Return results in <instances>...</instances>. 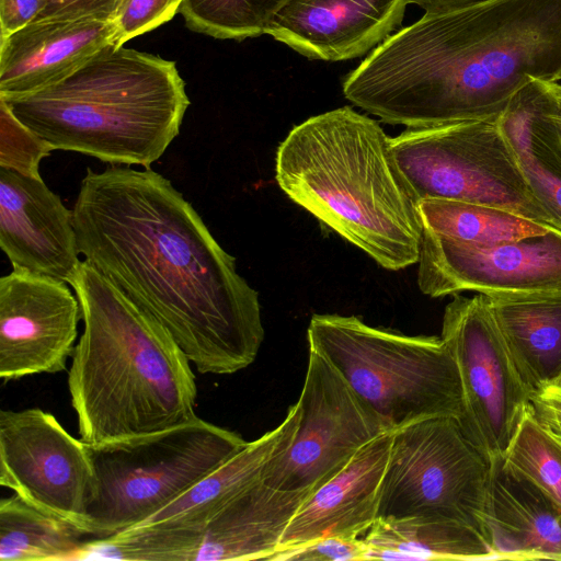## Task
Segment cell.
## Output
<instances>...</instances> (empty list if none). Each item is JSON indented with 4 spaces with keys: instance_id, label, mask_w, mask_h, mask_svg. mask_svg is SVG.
<instances>
[{
    "instance_id": "277c9868",
    "label": "cell",
    "mask_w": 561,
    "mask_h": 561,
    "mask_svg": "<svg viewBox=\"0 0 561 561\" xmlns=\"http://www.w3.org/2000/svg\"><path fill=\"white\" fill-rule=\"evenodd\" d=\"M275 178L291 201L381 267L419 261L417 202L377 121L351 106L309 117L279 144Z\"/></svg>"
},
{
    "instance_id": "9a60e30c",
    "label": "cell",
    "mask_w": 561,
    "mask_h": 561,
    "mask_svg": "<svg viewBox=\"0 0 561 561\" xmlns=\"http://www.w3.org/2000/svg\"><path fill=\"white\" fill-rule=\"evenodd\" d=\"M69 284L13 268L0 278V378L3 383L66 369L81 309Z\"/></svg>"
},
{
    "instance_id": "d590c367",
    "label": "cell",
    "mask_w": 561,
    "mask_h": 561,
    "mask_svg": "<svg viewBox=\"0 0 561 561\" xmlns=\"http://www.w3.org/2000/svg\"><path fill=\"white\" fill-rule=\"evenodd\" d=\"M548 113L561 128V84L553 82Z\"/></svg>"
},
{
    "instance_id": "e0dca14e",
    "label": "cell",
    "mask_w": 561,
    "mask_h": 561,
    "mask_svg": "<svg viewBox=\"0 0 561 561\" xmlns=\"http://www.w3.org/2000/svg\"><path fill=\"white\" fill-rule=\"evenodd\" d=\"M410 0H288L266 34L298 54L342 61L371 51L402 24Z\"/></svg>"
},
{
    "instance_id": "6da1fadb",
    "label": "cell",
    "mask_w": 561,
    "mask_h": 561,
    "mask_svg": "<svg viewBox=\"0 0 561 561\" xmlns=\"http://www.w3.org/2000/svg\"><path fill=\"white\" fill-rule=\"evenodd\" d=\"M72 211L83 261L154 318L198 373L230 375L255 360L259 293L170 180L151 168H89Z\"/></svg>"
},
{
    "instance_id": "484cf974",
    "label": "cell",
    "mask_w": 561,
    "mask_h": 561,
    "mask_svg": "<svg viewBox=\"0 0 561 561\" xmlns=\"http://www.w3.org/2000/svg\"><path fill=\"white\" fill-rule=\"evenodd\" d=\"M417 210L423 230L474 245H494L554 228L504 208L453 199H421Z\"/></svg>"
},
{
    "instance_id": "7a4b0ae2",
    "label": "cell",
    "mask_w": 561,
    "mask_h": 561,
    "mask_svg": "<svg viewBox=\"0 0 561 561\" xmlns=\"http://www.w3.org/2000/svg\"><path fill=\"white\" fill-rule=\"evenodd\" d=\"M561 81V0H482L425 12L343 80V94L408 128L496 119L529 81Z\"/></svg>"
},
{
    "instance_id": "8992f818",
    "label": "cell",
    "mask_w": 561,
    "mask_h": 561,
    "mask_svg": "<svg viewBox=\"0 0 561 561\" xmlns=\"http://www.w3.org/2000/svg\"><path fill=\"white\" fill-rule=\"evenodd\" d=\"M307 339L389 432L428 417L461 419L459 369L440 336L375 328L355 316L313 314Z\"/></svg>"
},
{
    "instance_id": "8fae6325",
    "label": "cell",
    "mask_w": 561,
    "mask_h": 561,
    "mask_svg": "<svg viewBox=\"0 0 561 561\" xmlns=\"http://www.w3.org/2000/svg\"><path fill=\"white\" fill-rule=\"evenodd\" d=\"M297 403L300 414L293 440L264 479L279 490L317 489L362 447L389 432L333 364L311 346Z\"/></svg>"
},
{
    "instance_id": "9c48e42d",
    "label": "cell",
    "mask_w": 561,
    "mask_h": 561,
    "mask_svg": "<svg viewBox=\"0 0 561 561\" xmlns=\"http://www.w3.org/2000/svg\"><path fill=\"white\" fill-rule=\"evenodd\" d=\"M489 469L455 417L400 427L391 432L378 517L451 518L483 537Z\"/></svg>"
},
{
    "instance_id": "ac0fdd59",
    "label": "cell",
    "mask_w": 561,
    "mask_h": 561,
    "mask_svg": "<svg viewBox=\"0 0 561 561\" xmlns=\"http://www.w3.org/2000/svg\"><path fill=\"white\" fill-rule=\"evenodd\" d=\"M390 445L391 432L381 434L318 486L291 517L276 552L327 537H364L378 518Z\"/></svg>"
},
{
    "instance_id": "ffe728a7",
    "label": "cell",
    "mask_w": 561,
    "mask_h": 561,
    "mask_svg": "<svg viewBox=\"0 0 561 561\" xmlns=\"http://www.w3.org/2000/svg\"><path fill=\"white\" fill-rule=\"evenodd\" d=\"M314 490L286 491L259 482L206 522L182 561L270 560L291 517Z\"/></svg>"
},
{
    "instance_id": "d4e9b609",
    "label": "cell",
    "mask_w": 561,
    "mask_h": 561,
    "mask_svg": "<svg viewBox=\"0 0 561 561\" xmlns=\"http://www.w3.org/2000/svg\"><path fill=\"white\" fill-rule=\"evenodd\" d=\"M85 536L75 524L15 493L0 500L1 561L80 560Z\"/></svg>"
},
{
    "instance_id": "8d00e7d4",
    "label": "cell",
    "mask_w": 561,
    "mask_h": 561,
    "mask_svg": "<svg viewBox=\"0 0 561 561\" xmlns=\"http://www.w3.org/2000/svg\"><path fill=\"white\" fill-rule=\"evenodd\" d=\"M557 383H560V385H561V378H560V380H559Z\"/></svg>"
},
{
    "instance_id": "cb8c5ba5",
    "label": "cell",
    "mask_w": 561,
    "mask_h": 561,
    "mask_svg": "<svg viewBox=\"0 0 561 561\" xmlns=\"http://www.w3.org/2000/svg\"><path fill=\"white\" fill-rule=\"evenodd\" d=\"M363 538L367 560L494 559L474 527L445 517H378Z\"/></svg>"
},
{
    "instance_id": "d6986e66",
    "label": "cell",
    "mask_w": 561,
    "mask_h": 561,
    "mask_svg": "<svg viewBox=\"0 0 561 561\" xmlns=\"http://www.w3.org/2000/svg\"><path fill=\"white\" fill-rule=\"evenodd\" d=\"M113 21L46 19L0 37V99L30 95L75 72L114 43Z\"/></svg>"
},
{
    "instance_id": "f546056e",
    "label": "cell",
    "mask_w": 561,
    "mask_h": 561,
    "mask_svg": "<svg viewBox=\"0 0 561 561\" xmlns=\"http://www.w3.org/2000/svg\"><path fill=\"white\" fill-rule=\"evenodd\" d=\"M183 0H121L113 23L114 44L123 46L129 39L142 35L170 21Z\"/></svg>"
},
{
    "instance_id": "3957f363",
    "label": "cell",
    "mask_w": 561,
    "mask_h": 561,
    "mask_svg": "<svg viewBox=\"0 0 561 561\" xmlns=\"http://www.w3.org/2000/svg\"><path fill=\"white\" fill-rule=\"evenodd\" d=\"M69 285L83 320L68 371L80 439L96 445L196 416L195 375L170 333L84 261Z\"/></svg>"
},
{
    "instance_id": "44dd1931",
    "label": "cell",
    "mask_w": 561,
    "mask_h": 561,
    "mask_svg": "<svg viewBox=\"0 0 561 561\" xmlns=\"http://www.w3.org/2000/svg\"><path fill=\"white\" fill-rule=\"evenodd\" d=\"M489 465L483 538L494 558L561 560V506L502 459Z\"/></svg>"
},
{
    "instance_id": "52a82bcc",
    "label": "cell",
    "mask_w": 561,
    "mask_h": 561,
    "mask_svg": "<svg viewBox=\"0 0 561 561\" xmlns=\"http://www.w3.org/2000/svg\"><path fill=\"white\" fill-rule=\"evenodd\" d=\"M247 443L196 415L163 431L88 445L95 490L85 533L103 539L144 523Z\"/></svg>"
},
{
    "instance_id": "7402d4cb",
    "label": "cell",
    "mask_w": 561,
    "mask_h": 561,
    "mask_svg": "<svg viewBox=\"0 0 561 561\" xmlns=\"http://www.w3.org/2000/svg\"><path fill=\"white\" fill-rule=\"evenodd\" d=\"M552 84L529 81L512 98L497 123L531 193L561 230V128L548 113Z\"/></svg>"
},
{
    "instance_id": "4316f807",
    "label": "cell",
    "mask_w": 561,
    "mask_h": 561,
    "mask_svg": "<svg viewBox=\"0 0 561 561\" xmlns=\"http://www.w3.org/2000/svg\"><path fill=\"white\" fill-rule=\"evenodd\" d=\"M288 0H183L186 26L220 39L242 41L266 34Z\"/></svg>"
},
{
    "instance_id": "7c38bea8",
    "label": "cell",
    "mask_w": 561,
    "mask_h": 561,
    "mask_svg": "<svg viewBox=\"0 0 561 561\" xmlns=\"http://www.w3.org/2000/svg\"><path fill=\"white\" fill-rule=\"evenodd\" d=\"M290 405L282 423L248 442L231 458L144 523L104 540L108 559L182 561L206 524L222 506L264 481L272 463L290 445L299 423Z\"/></svg>"
},
{
    "instance_id": "5b68a950",
    "label": "cell",
    "mask_w": 561,
    "mask_h": 561,
    "mask_svg": "<svg viewBox=\"0 0 561 561\" xmlns=\"http://www.w3.org/2000/svg\"><path fill=\"white\" fill-rule=\"evenodd\" d=\"M3 101L54 150L144 168L176 138L190 105L174 61L114 43L64 80Z\"/></svg>"
},
{
    "instance_id": "30bf717a",
    "label": "cell",
    "mask_w": 561,
    "mask_h": 561,
    "mask_svg": "<svg viewBox=\"0 0 561 561\" xmlns=\"http://www.w3.org/2000/svg\"><path fill=\"white\" fill-rule=\"evenodd\" d=\"M440 337L453 353L461 379L465 436L491 463L502 459L530 405L486 296L454 295L445 307Z\"/></svg>"
},
{
    "instance_id": "f1b7e54d",
    "label": "cell",
    "mask_w": 561,
    "mask_h": 561,
    "mask_svg": "<svg viewBox=\"0 0 561 561\" xmlns=\"http://www.w3.org/2000/svg\"><path fill=\"white\" fill-rule=\"evenodd\" d=\"M54 149L20 122L0 100V167L23 175L41 178L39 163Z\"/></svg>"
},
{
    "instance_id": "e575fe53",
    "label": "cell",
    "mask_w": 561,
    "mask_h": 561,
    "mask_svg": "<svg viewBox=\"0 0 561 561\" xmlns=\"http://www.w3.org/2000/svg\"><path fill=\"white\" fill-rule=\"evenodd\" d=\"M482 0H410V3L417 4L425 12H442L461 8Z\"/></svg>"
},
{
    "instance_id": "5bb4252c",
    "label": "cell",
    "mask_w": 561,
    "mask_h": 561,
    "mask_svg": "<svg viewBox=\"0 0 561 561\" xmlns=\"http://www.w3.org/2000/svg\"><path fill=\"white\" fill-rule=\"evenodd\" d=\"M417 263L419 288L433 298L465 290L561 291V230L494 245L462 243L423 230Z\"/></svg>"
},
{
    "instance_id": "603a6c76",
    "label": "cell",
    "mask_w": 561,
    "mask_h": 561,
    "mask_svg": "<svg viewBox=\"0 0 561 561\" xmlns=\"http://www.w3.org/2000/svg\"><path fill=\"white\" fill-rule=\"evenodd\" d=\"M531 393L561 378V291L485 295Z\"/></svg>"
},
{
    "instance_id": "4fadbf2b",
    "label": "cell",
    "mask_w": 561,
    "mask_h": 561,
    "mask_svg": "<svg viewBox=\"0 0 561 561\" xmlns=\"http://www.w3.org/2000/svg\"><path fill=\"white\" fill-rule=\"evenodd\" d=\"M0 484L85 533L95 490L88 444L54 414L39 408L0 411Z\"/></svg>"
},
{
    "instance_id": "1f68e13d",
    "label": "cell",
    "mask_w": 561,
    "mask_h": 561,
    "mask_svg": "<svg viewBox=\"0 0 561 561\" xmlns=\"http://www.w3.org/2000/svg\"><path fill=\"white\" fill-rule=\"evenodd\" d=\"M121 0H47L35 20L46 19H99L113 21Z\"/></svg>"
},
{
    "instance_id": "83f0119b",
    "label": "cell",
    "mask_w": 561,
    "mask_h": 561,
    "mask_svg": "<svg viewBox=\"0 0 561 561\" xmlns=\"http://www.w3.org/2000/svg\"><path fill=\"white\" fill-rule=\"evenodd\" d=\"M502 463L506 469L530 480L561 506V445L539 425L530 405Z\"/></svg>"
},
{
    "instance_id": "2e32d148",
    "label": "cell",
    "mask_w": 561,
    "mask_h": 561,
    "mask_svg": "<svg viewBox=\"0 0 561 561\" xmlns=\"http://www.w3.org/2000/svg\"><path fill=\"white\" fill-rule=\"evenodd\" d=\"M0 247L13 268L68 284L82 262L72 209L42 178L1 167Z\"/></svg>"
},
{
    "instance_id": "4dcf8cb0",
    "label": "cell",
    "mask_w": 561,
    "mask_h": 561,
    "mask_svg": "<svg viewBox=\"0 0 561 561\" xmlns=\"http://www.w3.org/2000/svg\"><path fill=\"white\" fill-rule=\"evenodd\" d=\"M368 547L364 538L327 537L309 545L276 552L270 560L277 561H348L367 560Z\"/></svg>"
},
{
    "instance_id": "836d02e7",
    "label": "cell",
    "mask_w": 561,
    "mask_h": 561,
    "mask_svg": "<svg viewBox=\"0 0 561 561\" xmlns=\"http://www.w3.org/2000/svg\"><path fill=\"white\" fill-rule=\"evenodd\" d=\"M46 4L47 0H0V37L34 22Z\"/></svg>"
},
{
    "instance_id": "d6a6232c",
    "label": "cell",
    "mask_w": 561,
    "mask_h": 561,
    "mask_svg": "<svg viewBox=\"0 0 561 561\" xmlns=\"http://www.w3.org/2000/svg\"><path fill=\"white\" fill-rule=\"evenodd\" d=\"M530 408L539 425L561 445V385H548L533 393Z\"/></svg>"
},
{
    "instance_id": "ba28073f",
    "label": "cell",
    "mask_w": 561,
    "mask_h": 561,
    "mask_svg": "<svg viewBox=\"0 0 561 561\" xmlns=\"http://www.w3.org/2000/svg\"><path fill=\"white\" fill-rule=\"evenodd\" d=\"M390 146L416 202L490 205L557 228L531 193L497 118L408 128Z\"/></svg>"
}]
</instances>
